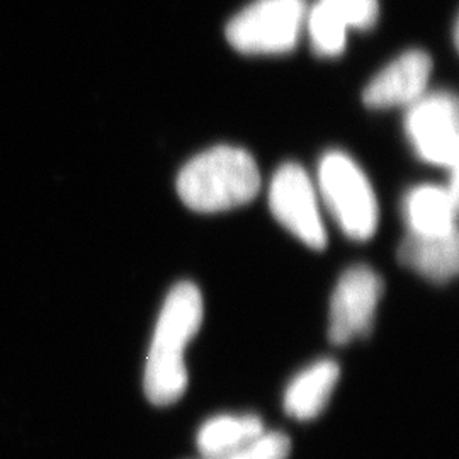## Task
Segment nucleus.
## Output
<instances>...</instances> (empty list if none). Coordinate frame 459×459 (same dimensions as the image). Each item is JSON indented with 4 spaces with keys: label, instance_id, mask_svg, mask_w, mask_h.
I'll return each instance as SVG.
<instances>
[{
    "label": "nucleus",
    "instance_id": "obj_7",
    "mask_svg": "<svg viewBox=\"0 0 459 459\" xmlns=\"http://www.w3.org/2000/svg\"><path fill=\"white\" fill-rule=\"evenodd\" d=\"M405 130L411 147L427 164L456 167L459 157L458 104L446 92L422 96L409 106Z\"/></svg>",
    "mask_w": 459,
    "mask_h": 459
},
{
    "label": "nucleus",
    "instance_id": "obj_11",
    "mask_svg": "<svg viewBox=\"0 0 459 459\" xmlns=\"http://www.w3.org/2000/svg\"><path fill=\"white\" fill-rule=\"evenodd\" d=\"M403 213L409 233L443 237L458 231V196L447 186L424 184L413 187L405 197Z\"/></svg>",
    "mask_w": 459,
    "mask_h": 459
},
{
    "label": "nucleus",
    "instance_id": "obj_4",
    "mask_svg": "<svg viewBox=\"0 0 459 459\" xmlns=\"http://www.w3.org/2000/svg\"><path fill=\"white\" fill-rule=\"evenodd\" d=\"M305 24V0H255L230 21L227 38L240 53L282 55L298 45Z\"/></svg>",
    "mask_w": 459,
    "mask_h": 459
},
{
    "label": "nucleus",
    "instance_id": "obj_3",
    "mask_svg": "<svg viewBox=\"0 0 459 459\" xmlns=\"http://www.w3.org/2000/svg\"><path fill=\"white\" fill-rule=\"evenodd\" d=\"M318 191L328 212L351 240L366 242L377 233L379 206L361 167L344 152H328L318 165Z\"/></svg>",
    "mask_w": 459,
    "mask_h": 459
},
{
    "label": "nucleus",
    "instance_id": "obj_12",
    "mask_svg": "<svg viewBox=\"0 0 459 459\" xmlns=\"http://www.w3.org/2000/svg\"><path fill=\"white\" fill-rule=\"evenodd\" d=\"M341 377L339 364L320 359L293 377L284 392V411L296 420L307 422L325 411Z\"/></svg>",
    "mask_w": 459,
    "mask_h": 459
},
{
    "label": "nucleus",
    "instance_id": "obj_8",
    "mask_svg": "<svg viewBox=\"0 0 459 459\" xmlns=\"http://www.w3.org/2000/svg\"><path fill=\"white\" fill-rule=\"evenodd\" d=\"M379 14L377 0H316L307 14L313 49L320 56H339L347 30H369Z\"/></svg>",
    "mask_w": 459,
    "mask_h": 459
},
{
    "label": "nucleus",
    "instance_id": "obj_5",
    "mask_svg": "<svg viewBox=\"0 0 459 459\" xmlns=\"http://www.w3.org/2000/svg\"><path fill=\"white\" fill-rule=\"evenodd\" d=\"M269 208L279 223L315 250L327 247V231L318 208L316 189L303 167H279L269 187Z\"/></svg>",
    "mask_w": 459,
    "mask_h": 459
},
{
    "label": "nucleus",
    "instance_id": "obj_10",
    "mask_svg": "<svg viewBox=\"0 0 459 459\" xmlns=\"http://www.w3.org/2000/svg\"><path fill=\"white\" fill-rule=\"evenodd\" d=\"M398 263L430 282L444 284L458 274V231L443 237L407 233L398 247Z\"/></svg>",
    "mask_w": 459,
    "mask_h": 459
},
{
    "label": "nucleus",
    "instance_id": "obj_2",
    "mask_svg": "<svg viewBox=\"0 0 459 459\" xmlns=\"http://www.w3.org/2000/svg\"><path fill=\"white\" fill-rule=\"evenodd\" d=\"M261 172L244 148L220 145L191 159L178 178L182 203L197 213H221L257 196Z\"/></svg>",
    "mask_w": 459,
    "mask_h": 459
},
{
    "label": "nucleus",
    "instance_id": "obj_13",
    "mask_svg": "<svg viewBox=\"0 0 459 459\" xmlns=\"http://www.w3.org/2000/svg\"><path fill=\"white\" fill-rule=\"evenodd\" d=\"M265 432L263 420L254 413L216 415L197 432V449L204 459L237 453L255 443Z\"/></svg>",
    "mask_w": 459,
    "mask_h": 459
},
{
    "label": "nucleus",
    "instance_id": "obj_6",
    "mask_svg": "<svg viewBox=\"0 0 459 459\" xmlns=\"http://www.w3.org/2000/svg\"><path fill=\"white\" fill-rule=\"evenodd\" d=\"M383 290V279L371 267L359 264L345 271L330 298L328 339L332 344H349L371 332Z\"/></svg>",
    "mask_w": 459,
    "mask_h": 459
},
{
    "label": "nucleus",
    "instance_id": "obj_9",
    "mask_svg": "<svg viewBox=\"0 0 459 459\" xmlns=\"http://www.w3.org/2000/svg\"><path fill=\"white\" fill-rule=\"evenodd\" d=\"M430 72L432 60L426 51H405L368 83L362 100L375 109L411 106L426 94Z\"/></svg>",
    "mask_w": 459,
    "mask_h": 459
},
{
    "label": "nucleus",
    "instance_id": "obj_14",
    "mask_svg": "<svg viewBox=\"0 0 459 459\" xmlns=\"http://www.w3.org/2000/svg\"><path fill=\"white\" fill-rule=\"evenodd\" d=\"M291 455V441L282 432H264L255 443L227 456L212 459H288Z\"/></svg>",
    "mask_w": 459,
    "mask_h": 459
},
{
    "label": "nucleus",
    "instance_id": "obj_1",
    "mask_svg": "<svg viewBox=\"0 0 459 459\" xmlns=\"http://www.w3.org/2000/svg\"><path fill=\"white\" fill-rule=\"evenodd\" d=\"M204 303L196 284L182 281L167 295L148 349L143 386L157 407L176 403L187 388L186 349L203 325Z\"/></svg>",
    "mask_w": 459,
    "mask_h": 459
}]
</instances>
